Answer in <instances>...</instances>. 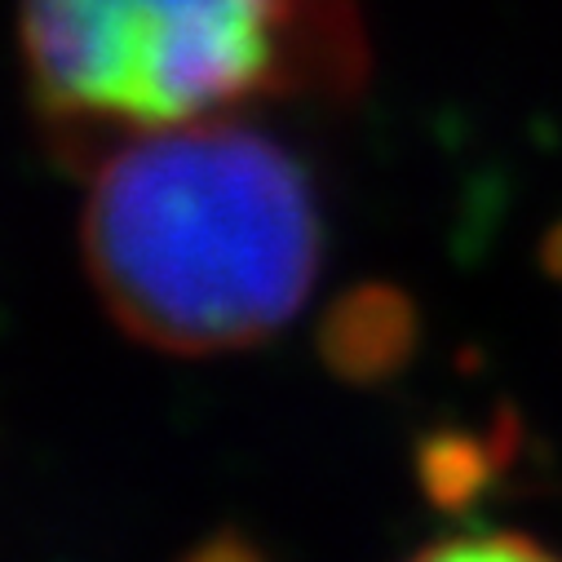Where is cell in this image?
Wrapping results in <instances>:
<instances>
[{
  "label": "cell",
  "mask_w": 562,
  "mask_h": 562,
  "mask_svg": "<svg viewBox=\"0 0 562 562\" xmlns=\"http://www.w3.org/2000/svg\"><path fill=\"white\" fill-rule=\"evenodd\" d=\"M85 257L111 315L160 350H239L289 324L319 270L306 173L209 120L137 133L98 173Z\"/></svg>",
  "instance_id": "obj_1"
},
{
  "label": "cell",
  "mask_w": 562,
  "mask_h": 562,
  "mask_svg": "<svg viewBox=\"0 0 562 562\" xmlns=\"http://www.w3.org/2000/svg\"><path fill=\"white\" fill-rule=\"evenodd\" d=\"M540 266H544L549 279H558V284H562V222H553L544 231V239H540Z\"/></svg>",
  "instance_id": "obj_6"
},
{
  "label": "cell",
  "mask_w": 562,
  "mask_h": 562,
  "mask_svg": "<svg viewBox=\"0 0 562 562\" xmlns=\"http://www.w3.org/2000/svg\"><path fill=\"white\" fill-rule=\"evenodd\" d=\"M315 41L359 45L355 19L324 0H23L41 102L124 133L209 120L306 67Z\"/></svg>",
  "instance_id": "obj_2"
},
{
  "label": "cell",
  "mask_w": 562,
  "mask_h": 562,
  "mask_svg": "<svg viewBox=\"0 0 562 562\" xmlns=\"http://www.w3.org/2000/svg\"><path fill=\"white\" fill-rule=\"evenodd\" d=\"M328 346H333V363L346 376H359V381L385 376V372H394L412 355V346H416V315H412V306L398 293L363 289V293H355L337 311Z\"/></svg>",
  "instance_id": "obj_3"
},
{
  "label": "cell",
  "mask_w": 562,
  "mask_h": 562,
  "mask_svg": "<svg viewBox=\"0 0 562 562\" xmlns=\"http://www.w3.org/2000/svg\"><path fill=\"white\" fill-rule=\"evenodd\" d=\"M420 558H452V562H474V558H501V562H514V558H558L544 540L536 536H522V531H457L448 540H435L430 549H420Z\"/></svg>",
  "instance_id": "obj_5"
},
{
  "label": "cell",
  "mask_w": 562,
  "mask_h": 562,
  "mask_svg": "<svg viewBox=\"0 0 562 562\" xmlns=\"http://www.w3.org/2000/svg\"><path fill=\"white\" fill-rule=\"evenodd\" d=\"M509 461V448L483 443L474 435H435L426 448H420V483H426V496L443 509H465L470 501H479L492 479L501 474V465Z\"/></svg>",
  "instance_id": "obj_4"
}]
</instances>
